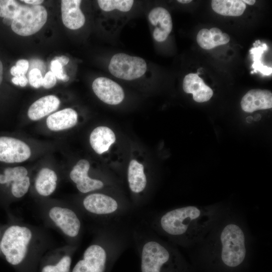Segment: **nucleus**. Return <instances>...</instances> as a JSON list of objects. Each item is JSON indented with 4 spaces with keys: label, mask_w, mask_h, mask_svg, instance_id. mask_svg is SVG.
Returning a JSON list of instances; mask_svg holds the SVG:
<instances>
[{
    "label": "nucleus",
    "mask_w": 272,
    "mask_h": 272,
    "mask_svg": "<svg viewBox=\"0 0 272 272\" xmlns=\"http://www.w3.org/2000/svg\"><path fill=\"white\" fill-rule=\"evenodd\" d=\"M33 238L30 228L14 225L4 232L1 240V251L10 264L20 265L26 258Z\"/></svg>",
    "instance_id": "1"
},
{
    "label": "nucleus",
    "mask_w": 272,
    "mask_h": 272,
    "mask_svg": "<svg viewBox=\"0 0 272 272\" xmlns=\"http://www.w3.org/2000/svg\"><path fill=\"white\" fill-rule=\"evenodd\" d=\"M220 238L223 262L230 267L240 264L246 255L245 236L242 229L235 224H229L223 230Z\"/></svg>",
    "instance_id": "2"
},
{
    "label": "nucleus",
    "mask_w": 272,
    "mask_h": 272,
    "mask_svg": "<svg viewBox=\"0 0 272 272\" xmlns=\"http://www.w3.org/2000/svg\"><path fill=\"white\" fill-rule=\"evenodd\" d=\"M47 12L43 6L23 5L13 20L11 28L19 35H31L42 28L47 21Z\"/></svg>",
    "instance_id": "3"
},
{
    "label": "nucleus",
    "mask_w": 272,
    "mask_h": 272,
    "mask_svg": "<svg viewBox=\"0 0 272 272\" xmlns=\"http://www.w3.org/2000/svg\"><path fill=\"white\" fill-rule=\"evenodd\" d=\"M109 241L96 242L87 247L72 272H104L109 251L114 248Z\"/></svg>",
    "instance_id": "4"
},
{
    "label": "nucleus",
    "mask_w": 272,
    "mask_h": 272,
    "mask_svg": "<svg viewBox=\"0 0 272 272\" xmlns=\"http://www.w3.org/2000/svg\"><path fill=\"white\" fill-rule=\"evenodd\" d=\"M147 69V63L143 58L123 53L114 54L108 65V70L112 75L127 81L141 77Z\"/></svg>",
    "instance_id": "5"
},
{
    "label": "nucleus",
    "mask_w": 272,
    "mask_h": 272,
    "mask_svg": "<svg viewBox=\"0 0 272 272\" xmlns=\"http://www.w3.org/2000/svg\"><path fill=\"white\" fill-rule=\"evenodd\" d=\"M200 215V210L194 206L178 208L164 214L160 220V225L168 234L180 236L186 232L189 223Z\"/></svg>",
    "instance_id": "6"
},
{
    "label": "nucleus",
    "mask_w": 272,
    "mask_h": 272,
    "mask_svg": "<svg viewBox=\"0 0 272 272\" xmlns=\"http://www.w3.org/2000/svg\"><path fill=\"white\" fill-rule=\"evenodd\" d=\"M140 250L142 272H161L163 265L170 259L168 250L156 240H145Z\"/></svg>",
    "instance_id": "7"
},
{
    "label": "nucleus",
    "mask_w": 272,
    "mask_h": 272,
    "mask_svg": "<svg viewBox=\"0 0 272 272\" xmlns=\"http://www.w3.org/2000/svg\"><path fill=\"white\" fill-rule=\"evenodd\" d=\"M48 216L66 236L75 238L80 234L81 222L76 213L71 209L54 206L49 209Z\"/></svg>",
    "instance_id": "8"
},
{
    "label": "nucleus",
    "mask_w": 272,
    "mask_h": 272,
    "mask_svg": "<svg viewBox=\"0 0 272 272\" xmlns=\"http://www.w3.org/2000/svg\"><path fill=\"white\" fill-rule=\"evenodd\" d=\"M84 209L96 216L108 217L118 213L121 208L113 197L101 193H93L83 200Z\"/></svg>",
    "instance_id": "9"
},
{
    "label": "nucleus",
    "mask_w": 272,
    "mask_h": 272,
    "mask_svg": "<svg viewBox=\"0 0 272 272\" xmlns=\"http://www.w3.org/2000/svg\"><path fill=\"white\" fill-rule=\"evenodd\" d=\"M31 154L30 147L24 142L12 137H0V161L20 163L29 159Z\"/></svg>",
    "instance_id": "10"
},
{
    "label": "nucleus",
    "mask_w": 272,
    "mask_h": 272,
    "mask_svg": "<svg viewBox=\"0 0 272 272\" xmlns=\"http://www.w3.org/2000/svg\"><path fill=\"white\" fill-rule=\"evenodd\" d=\"M92 89L100 100L108 104H118L124 98L122 87L107 78L99 77L95 79L92 83Z\"/></svg>",
    "instance_id": "11"
},
{
    "label": "nucleus",
    "mask_w": 272,
    "mask_h": 272,
    "mask_svg": "<svg viewBox=\"0 0 272 272\" xmlns=\"http://www.w3.org/2000/svg\"><path fill=\"white\" fill-rule=\"evenodd\" d=\"M89 162L81 159L75 165L70 172L71 180L76 184L78 190L86 193L102 188L104 183L98 179H93L88 175Z\"/></svg>",
    "instance_id": "12"
},
{
    "label": "nucleus",
    "mask_w": 272,
    "mask_h": 272,
    "mask_svg": "<svg viewBox=\"0 0 272 272\" xmlns=\"http://www.w3.org/2000/svg\"><path fill=\"white\" fill-rule=\"evenodd\" d=\"M148 20L155 27L153 37L157 42L165 41L171 32L173 24L169 12L161 7L154 8L148 14Z\"/></svg>",
    "instance_id": "13"
},
{
    "label": "nucleus",
    "mask_w": 272,
    "mask_h": 272,
    "mask_svg": "<svg viewBox=\"0 0 272 272\" xmlns=\"http://www.w3.org/2000/svg\"><path fill=\"white\" fill-rule=\"evenodd\" d=\"M241 106L243 111L249 113L271 108V92L267 90H250L242 98Z\"/></svg>",
    "instance_id": "14"
},
{
    "label": "nucleus",
    "mask_w": 272,
    "mask_h": 272,
    "mask_svg": "<svg viewBox=\"0 0 272 272\" xmlns=\"http://www.w3.org/2000/svg\"><path fill=\"white\" fill-rule=\"evenodd\" d=\"M80 0H62L61 11L62 23L67 28L77 30L85 24V17L80 9Z\"/></svg>",
    "instance_id": "15"
},
{
    "label": "nucleus",
    "mask_w": 272,
    "mask_h": 272,
    "mask_svg": "<svg viewBox=\"0 0 272 272\" xmlns=\"http://www.w3.org/2000/svg\"><path fill=\"white\" fill-rule=\"evenodd\" d=\"M183 89L185 93L192 94L193 100L199 103L209 101L213 95L212 89L206 85L197 74L190 73L185 76Z\"/></svg>",
    "instance_id": "16"
},
{
    "label": "nucleus",
    "mask_w": 272,
    "mask_h": 272,
    "mask_svg": "<svg viewBox=\"0 0 272 272\" xmlns=\"http://www.w3.org/2000/svg\"><path fill=\"white\" fill-rule=\"evenodd\" d=\"M59 104V99L54 95H49L42 97L30 106L28 116L32 120H39L56 110Z\"/></svg>",
    "instance_id": "17"
},
{
    "label": "nucleus",
    "mask_w": 272,
    "mask_h": 272,
    "mask_svg": "<svg viewBox=\"0 0 272 272\" xmlns=\"http://www.w3.org/2000/svg\"><path fill=\"white\" fill-rule=\"evenodd\" d=\"M77 121V112L72 108H67L49 115L46 119V124L50 130L59 131L74 126Z\"/></svg>",
    "instance_id": "18"
},
{
    "label": "nucleus",
    "mask_w": 272,
    "mask_h": 272,
    "mask_svg": "<svg viewBox=\"0 0 272 272\" xmlns=\"http://www.w3.org/2000/svg\"><path fill=\"white\" fill-rule=\"evenodd\" d=\"M196 40L200 47L209 50L228 43L230 41V37L228 34L223 33L219 28L213 27L210 30L201 29L197 34Z\"/></svg>",
    "instance_id": "19"
},
{
    "label": "nucleus",
    "mask_w": 272,
    "mask_h": 272,
    "mask_svg": "<svg viewBox=\"0 0 272 272\" xmlns=\"http://www.w3.org/2000/svg\"><path fill=\"white\" fill-rule=\"evenodd\" d=\"M115 140L113 131L106 126H98L95 128L90 136V145L95 152L98 154L107 151Z\"/></svg>",
    "instance_id": "20"
},
{
    "label": "nucleus",
    "mask_w": 272,
    "mask_h": 272,
    "mask_svg": "<svg viewBox=\"0 0 272 272\" xmlns=\"http://www.w3.org/2000/svg\"><path fill=\"white\" fill-rule=\"evenodd\" d=\"M57 176L52 170L43 168L38 172L35 181V187L37 193L43 196H48L55 191Z\"/></svg>",
    "instance_id": "21"
},
{
    "label": "nucleus",
    "mask_w": 272,
    "mask_h": 272,
    "mask_svg": "<svg viewBox=\"0 0 272 272\" xmlns=\"http://www.w3.org/2000/svg\"><path fill=\"white\" fill-rule=\"evenodd\" d=\"M127 180L129 188L133 193H140L146 188L147 178L144 166L135 160H132L129 163Z\"/></svg>",
    "instance_id": "22"
},
{
    "label": "nucleus",
    "mask_w": 272,
    "mask_h": 272,
    "mask_svg": "<svg viewBox=\"0 0 272 272\" xmlns=\"http://www.w3.org/2000/svg\"><path fill=\"white\" fill-rule=\"evenodd\" d=\"M213 10L217 14L228 16H240L246 9V5L241 0H213Z\"/></svg>",
    "instance_id": "23"
},
{
    "label": "nucleus",
    "mask_w": 272,
    "mask_h": 272,
    "mask_svg": "<svg viewBox=\"0 0 272 272\" xmlns=\"http://www.w3.org/2000/svg\"><path fill=\"white\" fill-rule=\"evenodd\" d=\"M267 48V44L263 43L260 45L257 44V46H255L250 49L249 52L253 60L252 67L253 68L254 70L251 72V74L259 72L265 76L271 74L272 68L263 65L261 61L262 54Z\"/></svg>",
    "instance_id": "24"
},
{
    "label": "nucleus",
    "mask_w": 272,
    "mask_h": 272,
    "mask_svg": "<svg viewBox=\"0 0 272 272\" xmlns=\"http://www.w3.org/2000/svg\"><path fill=\"white\" fill-rule=\"evenodd\" d=\"M133 2L134 1L132 0L97 1L99 7L105 12L117 10L122 12H127L131 9Z\"/></svg>",
    "instance_id": "25"
},
{
    "label": "nucleus",
    "mask_w": 272,
    "mask_h": 272,
    "mask_svg": "<svg viewBox=\"0 0 272 272\" xmlns=\"http://www.w3.org/2000/svg\"><path fill=\"white\" fill-rule=\"evenodd\" d=\"M28 171L23 166L7 168L4 174H0V184H11L21 178L27 176Z\"/></svg>",
    "instance_id": "26"
},
{
    "label": "nucleus",
    "mask_w": 272,
    "mask_h": 272,
    "mask_svg": "<svg viewBox=\"0 0 272 272\" xmlns=\"http://www.w3.org/2000/svg\"><path fill=\"white\" fill-rule=\"evenodd\" d=\"M23 5L14 0H0V17L14 20Z\"/></svg>",
    "instance_id": "27"
},
{
    "label": "nucleus",
    "mask_w": 272,
    "mask_h": 272,
    "mask_svg": "<svg viewBox=\"0 0 272 272\" xmlns=\"http://www.w3.org/2000/svg\"><path fill=\"white\" fill-rule=\"evenodd\" d=\"M71 263L72 258L71 256L65 254L55 263L44 266L41 272H70Z\"/></svg>",
    "instance_id": "28"
},
{
    "label": "nucleus",
    "mask_w": 272,
    "mask_h": 272,
    "mask_svg": "<svg viewBox=\"0 0 272 272\" xmlns=\"http://www.w3.org/2000/svg\"><path fill=\"white\" fill-rule=\"evenodd\" d=\"M30 185L29 177L27 176L17 179L11 184V192L16 198H21L28 192Z\"/></svg>",
    "instance_id": "29"
},
{
    "label": "nucleus",
    "mask_w": 272,
    "mask_h": 272,
    "mask_svg": "<svg viewBox=\"0 0 272 272\" xmlns=\"http://www.w3.org/2000/svg\"><path fill=\"white\" fill-rule=\"evenodd\" d=\"M50 70L56 79L63 82H67L69 80L70 77L64 72L62 64L58 61L53 59L51 60Z\"/></svg>",
    "instance_id": "30"
},
{
    "label": "nucleus",
    "mask_w": 272,
    "mask_h": 272,
    "mask_svg": "<svg viewBox=\"0 0 272 272\" xmlns=\"http://www.w3.org/2000/svg\"><path fill=\"white\" fill-rule=\"evenodd\" d=\"M29 68V62L27 60L21 59L18 60L16 65L13 66L11 70V74L14 77L25 75Z\"/></svg>",
    "instance_id": "31"
},
{
    "label": "nucleus",
    "mask_w": 272,
    "mask_h": 272,
    "mask_svg": "<svg viewBox=\"0 0 272 272\" xmlns=\"http://www.w3.org/2000/svg\"><path fill=\"white\" fill-rule=\"evenodd\" d=\"M43 77L41 71L37 68L32 69L29 74V81L30 85L39 88L42 86Z\"/></svg>",
    "instance_id": "32"
},
{
    "label": "nucleus",
    "mask_w": 272,
    "mask_h": 272,
    "mask_svg": "<svg viewBox=\"0 0 272 272\" xmlns=\"http://www.w3.org/2000/svg\"><path fill=\"white\" fill-rule=\"evenodd\" d=\"M56 78L51 71H49L45 74L42 80V86L45 89L52 88L56 84Z\"/></svg>",
    "instance_id": "33"
},
{
    "label": "nucleus",
    "mask_w": 272,
    "mask_h": 272,
    "mask_svg": "<svg viewBox=\"0 0 272 272\" xmlns=\"http://www.w3.org/2000/svg\"><path fill=\"white\" fill-rule=\"evenodd\" d=\"M12 83L16 85H19L24 87L28 83V79L25 75L14 77L12 79Z\"/></svg>",
    "instance_id": "34"
},
{
    "label": "nucleus",
    "mask_w": 272,
    "mask_h": 272,
    "mask_svg": "<svg viewBox=\"0 0 272 272\" xmlns=\"http://www.w3.org/2000/svg\"><path fill=\"white\" fill-rule=\"evenodd\" d=\"M53 59L58 61L59 62H60L62 64L63 66L66 65L70 60L69 58L64 55H61L60 56H56Z\"/></svg>",
    "instance_id": "35"
},
{
    "label": "nucleus",
    "mask_w": 272,
    "mask_h": 272,
    "mask_svg": "<svg viewBox=\"0 0 272 272\" xmlns=\"http://www.w3.org/2000/svg\"><path fill=\"white\" fill-rule=\"evenodd\" d=\"M26 4L31 5L32 6H38L42 4L44 1L42 0H23L21 1Z\"/></svg>",
    "instance_id": "36"
},
{
    "label": "nucleus",
    "mask_w": 272,
    "mask_h": 272,
    "mask_svg": "<svg viewBox=\"0 0 272 272\" xmlns=\"http://www.w3.org/2000/svg\"><path fill=\"white\" fill-rule=\"evenodd\" d=\"M13 21V20L8 18H4L3 20V23L8 26H11Z\"/></svg>",
    "instance_id": "37"
},
{
    "label": "nucleus",
    "mask_w": 272,
    "mask_h": 272,
    "mask_svg": "<svg viewBox=\"0 0 272 272\" xmlns=\"http://www.w3.org/2000/svg\"><path fill=\"white\" fill-rule=\"evenodd\" d=\"M3 66L2 61L0 60V85L3 80Z\"/></svg>",
    "instance_id": "38"
},
{
    "label": "nucleus",
    "mask_w": 272,
    "mask_h": 272,
    "mask_svg": "<svg viewBox=\"0 0 272 272\" xmlns=\"http://www.w3.org/2000/svg\"><path fill=\"white\" fill-rule=\"evenodd\" d=\"M242 2L244 3H246L249 5H253L255 4V0H243Z\"/></svg>",
    "instance_id": "39"
},
{
    "label": "nucleus",
    "mask_w": 272,
    "mask_h": 272,
    "mask_svg": "<svg viewBox=\"0 0 272 272\" xmlns=\"http://www.w3.org/2000/svg\"><path fill=\"white\" fill-rule=\"evenodd\" d=\"M191 0H178L177 2L178 3H181V4H187L191 2Z\"/></svg>",
    "instance_id": "40"
},
{
    "label": "nucleus",
    "mask_w": 272,
    "mask_h": 272,
    "mask_svg": "<svg viewBox=\"0 0 272 272\" xmlns=\"http://www.w3.org/2000/svg\"><path fill=\"white\" fill-rule=\"evenodd\" d=\"M0 251H1V241H0Z\"/></svg>",
    "instance_id": "41"
},
{
    "label": "nucleus",
    "mask_w": 272,
    "mask_h": 272,
    "mask_svg": "<svg viewBox=\"0 0 272 272\" xmlns=\"http://www.w3.org/2000/svg\"><path fill=\"white\" fill-rule=\"evenodd\" d=\"M0 233H1V232H0Z\"/></svg>",
    "instance_id": "42"
}]
</instances>
